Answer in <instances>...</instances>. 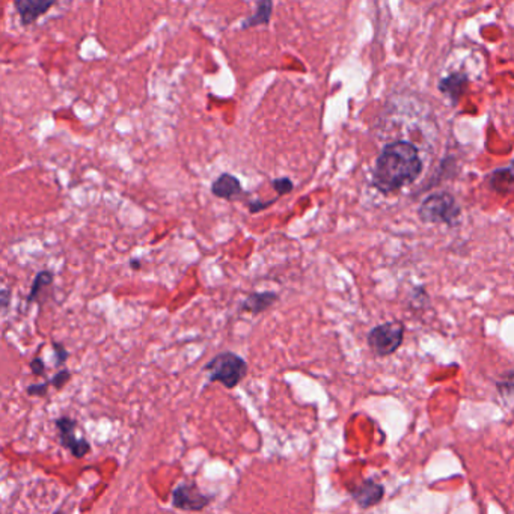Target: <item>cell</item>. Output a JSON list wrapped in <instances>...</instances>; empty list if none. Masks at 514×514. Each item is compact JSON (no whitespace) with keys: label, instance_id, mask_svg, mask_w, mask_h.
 I'll return each instance as SVG.
<instances>
[{"label":"cell","instance_id":"cell-1","mask_svg":"<svg viewBox=\"0 0 514 514\" xmlns=\"http://www.w3.org/2000/svg\"><path fill=\"white\" fill-rule=\"evenodd\" d=\"M423 172V160L418 148L408 141L388 143L377 157L373 186L381 193H394L416 181Z\"/></svg>","mask_w":514,"mask_h":514},{"label":"cell","instance_id":"cell-2","mask_svg":"<svg viewBox=\"0 0 514 514\" xmlns=\"http://www.w3.org/2000/svg\"><path fill=\"white\" fill-rule=\"evenodd\" d=\"M210 382H219L225 388H236L248 376V362L233 351L216 355L204 367Z\"/></svg>","mask_w":514,"mask_h":514},{"label":"cell","instance_id":"cell-3","mask_svg":"<svg viewBox=\"0 0 514 514\" xmlns=\"http://www.w3.org/2000/svg\"><path fill=\"white\" fill-rule=\"evenodd\" d=\"M462 214V208L455 198L448 192L428 195L418 208V216L424 223L450 225L453 226Z\"/></svg>","mask_w":514,"mask_h":514},{"label":"cell","instance_id":"cell-4","mask_svg":"<svg viewBox=\"0 0 514 514\" xmlns=\"http://www.w3.org/2000/svg\"><path fill=\"white\" fill-rule=\"evenodd\" d=\"M404 341V324L401 321H388L368 332L367 343L378 358L394 355Z\"/></svg>","mask_w":514,"mask_h":514},{"label":"cell","instance_id":"cell-5","mask_svg":"<svg viewBox=\"0 0 514 514\" xmlns=\"http://www.w3.org/2000/svg\"><path fill=\"white\" fill-rule=\"evenodd\" d=\"M211 496L202 493L196 483H180L172 490V507L181 511H202L211 504Z\"/></svg>","mask_w":514,"mask_h":514},{"label":"cell","instance_id":"cell-6","mask_svg":"<svg viewBox=\"0 0 514 514\" xmlns=\"http://www.w3.org/2000/svg\"><path fill=\"white\" fill-rule=\"evenodd\" d=\"M55 425L58 428L59 442L65 450H69L74 458H84L91 453V442L86 438H77L76 428L77 421L70 416L62 415L55 419Z\"/></svg>","mask_w":514,"mask_h":514},{"label":"cell","instance_id":"cell-7","mask_svg":"<svg viewBox=\"0 0 514 514\" xmlns=\"http://www.w3.org/2000/svg\"><path fill=\"white\" fill-rule=\"evenodd\" d=\"M58 2L59 0H14V6L19 12L21 24L31 26Z\"/></svg>","mask_w":514,"mask_h":514},{"label":"cell","instance_id":"cell-8","mask_svg":"<svg viewBox=\"0 0 514 514\" xmlns=\"http://www.w3.org/2000/svg\"><path fill=\"white\" fill-rule=\"evenodd\" d=\"M351 498L361 508H370L382 503L385 498V487L383 484L374 481L373 478L365 480L356 490L351 492Z\"/></svg>","mask_w":514,"mask_h":514},{"label":"cell","instance_id":"cell-9","mask_svg":"<svg viewBox=\"0 0 514 514\" xmlns=\"http://www.w3.org/2000/svg\"><path fill=\"white\" fill-rule=\"evenodd\" d=\"M53 283H55V273H53L51 270H41V272H38L32 281L31 291L28 297H26V303H38L41 306L44 303L43 293L46 290H51Z\"/></svg>","mask_w":514,"mask_h":514},{"label":"cell","instance_id":"cell-10","mask_svg":"<svg viewBox=\"0 0 514 514\" xmlns=\"http://www.w3.org/2000/svg\"><path fill=\"white\" fill-rule=\"evenodd\" d=\"M211 193L216 198L233 201L241 193L240 181L231 173H222L211 184Z\"/></svg>","mask_w":514,"mask_h":514},{"label":"cell","instance_id":"cell-11","mask_svg":"<svg viewBox=\"0 0 514 514\" xmlns=\"http://www.w3.org/2000/svg\"><path fill=\"white\" fill-rule=\"evenodd\" d=\"M468 82H469V79L466 74L455 73V74H451L448 77L442 79L439 82V89L443 96H446L451 100L453 104H457L460 101V97H462L463 92L466 91Z\"/></svg>","mask_w":514,"mask_h":514},{"label":"cell","instance_id":"cell-12","mask_svg":"<svg viewBox=\"0 0 514 514\" xmlns=\"http://www.w3.org/2000/svg\"><path fill=\"white\" fill-rule=\"evenodd\" d=\"M278 294L273 291H263V293H252L249 294L245 302L241 303L240 309L246 311V313L251 314H260L267 311L270 306H273V303L278 302Z\"/></svg>","mask_w":514,"mask_h":514},{"label":"cell","instance_id":"cell-13","mask_svg":"<svg viewBox=\"0 0 514 514\" xmlns=\"http://www.w3.org/2000/svg\"><path fill=\"white\" fill-rule=\"evenodd\" d=\"M272 9H273L272 0H258L255 14L243 21L241 28L246 29V28H253V26L267 24L270 21V17H272Z\"/></svg>","mask_w":514,"mask_h":514},{"label":"cell","instance_id":"cell-14","mask_svg":"<svg viewBox=\"0 0 514 514\" xmlns=\"http://www.w3.org/2000/svg\"><path fill=\"white\" fill-rule=\"evenodd\" d=\"M489 184L493 188L495 192L507 195L511 192L513 188V173H511V168H504V169H496L495 172H492V175L489 177Z\"/></svg>","mask_w":514,"mask_h":514},{"label":"cell","instance_id":"cell-15","mask_svg":"<svg viewBox=\"0 0 514 514\" xmlns=\"http://www.w3.org/2000/svg\"><path fill=\"white\" fill-rule=\"evenodd\" d=\"M71 371L69 368L62 367V370H59L55 376H53L51 378H49V383L50 386L55 388L56 390H61L66 383H69L71 381Z\"/></svg>","mask_w":514,"mask_h":514},{"label":"cell","instance_id":"cell-16","mask_svg":"<svg viewBox=\"0 0 514 514\" xmlns=\"http://www.w3.org/2000/svg\"><path fill=\"white\" fill-rule=\"evenodd\" d=\"M51 346H53V351H55V358H56L55 367L56 368L65 367L66 361H69V358H70V351L66 350V347L62 343H58V341H53Z\"/></svg>","mask_w":514,"mask_h":514},{"label":"cell","instance_id":"cell-17","mask_svg":"<svg viewBox=\"0 0 514 514\" xmlns=\"http://www.w3.org/2000/svg\"><path fill=\"white\" fill-rule=\"evenodd\" d=\"M496 386H498V390L500 395L511 397L513 395V371L510 370L505 376H503V381L496 382Z\"/></svg>","mask_w":514,"mask_h":514},{"label":"cell","instance_id":"cell-18","mask_svg":"<svg viewBox=\"0 0 514 514\" xmlns=\"http://www.w3.org/2000/svg\"><path fill=\"white\" fill-rule=\"evenodd\" d=\"M272 186H273V188L278 192L279 196L290 193V192L293 191V188H294L293 181H291L290 178H287V177H282V178L273 180V181H272Z\"/></svg>","mask_w":514,"mask_h":514},{"label":"cell","instance_id":"cell-19","mask_svg":"<svg viewBox=\"0 0 514 514\" xmlns=\"http://www.w3.org/2000/svg\"><path fill=\"white\" fill-rule=\"evenodd\" d=\"M49 381H46L44 383H32L26 388V394L29 397H46L49 394Z\"/></svg>","mask_w":514,"mask_h":514},{"label":"cell","instance_id":"cell-20","mask_svg":"<svg viewBox=\"0 0 514 514\" xmlns=\"http://www.w3.org/2000/svg\"><path fill=\"white\" fill-rule=\"evenodd\" d=\"M29 367H31V371H32L34 376H38V377H44L46 376V362L39 356H36V358H34L31 361Z\"/></svg>","mask_w":514,"mask_h":514},{"label":"cell","instance_id":"cell-21","mask_svg":"<svg viewBox=\"0 0 514 514\" xmlns=\"http://www.w3.org/2000/svg\"><path fill=\"white\" fill-rule=\"evenodd\" d=\"M11 301H12L11 288H0V314L9 308Z\"/></svg>","mask_w":514,"mask_h":514},{"label":"cell","instance_id":"cell-22","mask_svg":"<svg viewBox=\"0 0 514 514\" xmlns=\"http://www.w3.org/2000/svg\"><path fill=\"white\" fill-rule=\"evenodd\" d=\"M276 199H272V201H267V202H261V201H252L249 204V210L251 213H258L261 210H266L272 204H275Z\"/></svg>","mask_w":514,"mask_h":514},{"label":"cell","instance_id":"cell-23","mask_svg":"<svg viewBox=\"0 0 514 514\" xmlns=\"http://www.w3.org/2000/svg\"><path fill=\"white\" fill-rule=\"evenodd\" d=\"M130 267L133 268V270H139L141 268V261L139 260H130Z\"/></svg>","mask_w":514,"mask_h":514}]
</instances>
